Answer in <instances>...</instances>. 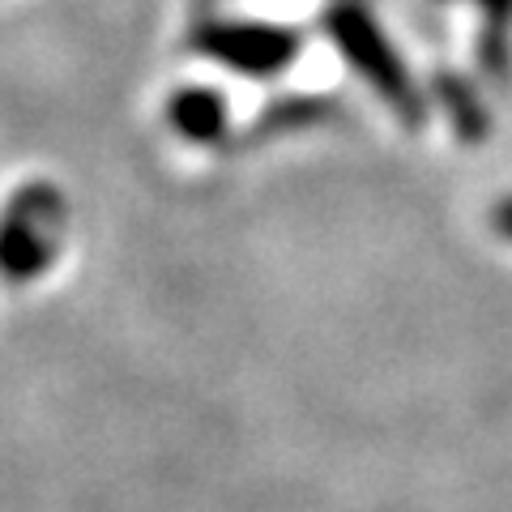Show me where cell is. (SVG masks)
<instances>
[{"label": "cell", "instance_id": "1", "mask_svg": "<svg viewBox=\"0 0 512 512\" xmlns=\"http://www.w3.org/2000/svg\"><path fill=\"white\" fill-rule=\"evenodd\" d=\"M64 227V197L52 184H30L9 201L0 218V278L22 286L35 282L56 256Z\"/></svg>", "mask_w": 512, "mask_h": 512}, {"label": "cell", "instance_id": "2", "mask_svg": "<svg viewBox=\"0 0 512 512\" xmlns=\"http://www.w3.org/2000/svg\"><path fill=\"white\" fill-rule=\"evenodd\" d=\"M329 35H333V43L342 47V56L359 69L363 82L376 86L384 99H389V107L397 111V116L410 120V124L423 120V103H419V94H414V86H410L402 60H397L389 39L380 35V26L367 18L363 9H355V5L333 9L329 13Z\"/></svg>", "mask_w": 512, "mask_h": 512}, {"label": "cell", "instance_id": "3", "mask_svg": "<svg viewBox=\"0 0 512 512\" xmlns=\"http://www.w3.org/2000/svg\"><path fill=\"white\" fill-rule=\"evenodd\" d=\"M201 47L214 60L231 64L235 73L269 77L295 60L299 39L278 26H210V30H201Z\"/></svg>", "mask_w": 512, "mask_h": 512}, {"label": "cell", "instance_id": "4", "mask_svg": "<svg viewBox=\"0 0 512 512\" xmlns=\"http://www.w3.org/2000/svg\"><path fill=\"white\" fill-rule=\"evenodd\" d=\"M167 116H171V124L180 128L188 141H214V137H222V128H227V107H222V94L205 90V86L180 90L171 99Z\"/></svg>", "mask_w": 512, "mask_h": 512}, {"label": "cell", "instance_id": "5", "mask_svg": "<svg viewBox=\"0 0 512 512\" xmlns=\"http://www.w3.org/2000/svg\"><path fill=\"white\" fill-rule=\"evenodd\" d=\"M440 94H444V103H448V116H453V124H457V133L470 141H483V133H487V116H483V107L474 103V94L461 86V82H453V77H444L440 82Z\"/></svg>", "mask_w": 512, "mask_h": 512}, {"label": "cell", "instance_id": "6", "mask_svg": "<svg viewBox=\"0 0 512 512\" xmlns=\"http://www.w3.org/2000/svg\"><path fill=\"white\" fill-rule=\"evenodd\" d=\"M491 227L500 231L508 244H512V197H500L495 201V210H491Z\"/></svg>", "mask_w": 512, "mask_h": 512}, {"label": "cell", "instance_id": "7", "mask_svg": "<svg viewBox=\"0 0 512 512\" xmlns=\"http://www.w3.org/2000/svg\"><path fill=\"white\" fill-rule=\"evenodd\" d=\"M474 5H478V0H474ZM483 9L491 13V22H495V30H500V22L508 18V13H512V0H483Z\"/></svg>", "mask_w": 512, "mask_h": 512}]
</instances>
